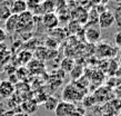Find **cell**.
<instances>
[{
  "label": "cell",
  "mask_w": 121,
  "mask_h": 116,
  "mask_svg": "<svg viewBox=\"0 0 121 116\" xmlns=\"http://www.w3.org/2000/svg\"><path fill=\"white\" fill-rule=\"evenodd\" d=\"M6 1H8V2H10V4H11V2H13L15 0H6Z\"/></svg>",
  "instance_id": "obj_30"
},
{
  "label": "cell",
  "mask_w": 121,
  "mask_h": 116,
  "mask_svg": "<svg viewBox=\"0 0 121 116\" xmlns=\"http://www.w3.org/2000/svg\"><path fill=\"white\" fill-rule=\"evenodd\" d=\"M38 106L39 105L35 99H27V101H23L20 104V108H21V112L31 116L38 109Z\"/></svg>",
  "instance_id": "obj_9"
},
{
  "label": "cell",
  "mask_w": 121,
  "mask_h": 116,
  "mask_svg": "<svg viewBox=\"0 0 121 116\" xmlns=\"http://www.w3.org/2000/svg\"><path fill=\"white\" fill-rule=\"evenodd\" d=\"M44 44H46V46H47L46 48L53 49V48H57V44H58V42H57V40H56V39H53V38L51 37V38H49V39H47Z\"/></svg>",
  "instance_id": "obj_22"
},
{
  "label": "cell",
  "mask_w": 121,
  "mask_h": 116,
  "mask_svg": "<svg viewBox=\"0 0 121 116\" xmlns=\"http://www.w3.org/2000/svg\"><path fill=\"white\" fill-rule=\"evenodd\" d=\"M116 23V19H114L113 12H111L110 10H106L104 12L100 14L99 18H98V26L100 27V29H108L111 28Z\"/></svg>",
  "instance_id": "obj_5"
},
{
  "label": "cell",
  "mask_w": 121,
  "mask_h": 116,
  "mask_svg": "<svg viewBox=\"0 0 121 116\" xmlns=\"http://www.w3.org/2000/svg\"><path fill=\"white\" fill-rule=\"evenodd\" d=\"M119 48L117 46H112L109 42H99L97 45V56H99L101 59H108V58H114L117 56Z\"/></svg>",
  "instance_id": "obj_2"
},
{
  "label": "cell",
  "mask_w": 121,
  "mask_h": 116,
  "mask_svg": "<svg viewBox=\"0 0 121 116\" xmlns=\"http://www.w3.org/2000/svg\"><path fill=\"white\" fill-rule=\"evenodd\" d=\"M98 2L101 5H107L108 2H109V0H98Z\"/></svg>",
  "instance_id": "obj_28"
},
{
  "label": "cell",
  "mask_w": 121,
  "mask_h": 116,
  "mask_svg": "<svg viewBox=\"0 0 121 116\" xmlns=\"http://www.w3.org/2000/svg\"><path fill=\"white\" fill-rule=\"evenodd\" d=\"M58 103H59V99L56 96H48L47 99L43 103V106H44V108L47 109V111H49V112H55Z\"/></svg>",
  "instance_id": "obj_15"
},
{
  "label": "cell",
  "mask_w": 121,
  "mask_h": 116,
  "mask_svg": "<svg viewBox=\"0 0 121 116\" xmlns=\"http://www.w3.org/2000/svg\"><path fill=\"white\" fill-rule=\"evenodd\" d=\"M25 1H26V4H27L28 10L31 12L35 11L41 4V0H25Z\"/></svg>",
  "instance_id": "obj_19"
},
{
  "label": "cell",
  "mask_w": 121,
  "mask_h": 116,
  "mask_svg": "<svg viewBox=\"0 0 121 116\" xmlns=\"http://www.w3.org/2000/svg\"><path fill=\"white\" fill-rule=\"evenodd\" d=\"M119 65H120V67H121V56H120V58H119Z\"/></svg>",
  "instance_id": "obj_31"
},
{
  "label": "cell",
  "mask_w": 121,
  "mask_h": 116,
  "mask_svg": "<svg viewBox=\"0 0 121 116\" xmlns=\"http://www.w3.org/2000/svg\"><path fill=\"white\" fill-rule=\"evenodd\" d=\"M114 76H116L117 78H120V79H121V67L118 68V70L116 71V74H114Z\"/></svg>",
  "instance_id": "obj_26"
},
{
  "label": "cell",
  "mask_w": 121,
  "mask_h": 116,
  "mask_svg": "<svg viewBox=\"0 0 121 116\" xmlns=\"http://www.w3.org/2000/svg\"><path fill=\"white\" fill-rule=\"evenodd\" d=\"M13 116H30V115H28V114H26L23 112H19V113H15Z\"/></svg>",
  "instance_id": "obj_27"
},
{
  "label": "cell",
  "mask_w": 121,
  "mask_h": 116,
  "mask_svg": "<svg viewBox=\"0 0 121 116\" xmlns=\"http://www.w3.org/2000/svg\"><path fill=\"white\" fill-rule=\"evenodd\" d=\"M84 37L89 44H97L101 37V29L98 25H90L84 31Z\"/></svg>",
  "instance_id": "obj_6"
},
{
  "label": "cell",
  "mask_w": 121,
  "mask_h": 116,
  "mask_svg": "<svg viewBox=\"0 0 121 116\" xmlns=\"http://www.w3.org/2000/svg\"><path fill=\"white\" fill-rule=\"evenodd\" d=\"M82 76H83V67L80 65H76L72 68V70L70 71V77H71V79H73V82L78 80Z\"/></svg>",
  "instance_id": "obj_17"
},
{
  "label": "cell",
  "mask_w": 121,
  "mask_h": 116,
  "mask_svg": "<svg viewBox=\"0 0 121 116\" xmlns=\"http://www.w3.org/2000/svg\"><path fill=\"white\" fill-rule=\"evenodd\" d=\"M95 11H97V14L98 15H100V14H102V12H104L106 10H108V9H106V5H101L99 4L98 6H95Z\"/></svg>",
  "instance_id": "obj_25"
},
{
  "label": "cell",
  "mask_w": 121,
  "mask_h": 116,
  "mask_svg": "<svg viewBox=\"0 0 121 116\" xmlns=\"http://www.w3.org/2000/svg\"><path fill=\"white\" fill-rule=\"evenodd\" d=\"M0 21H1V19H0Z\"/></svg>",
  "instance_id": "obj_33"
},
{
  "label": "cell",
  "mask_w": 121,
  "mask_h": 116,
  "mask_svg": "<svg viewBox=\"0 0 121 116\" xmlns=\"http://www.w3.org/2000/svg\"><path fill=\"white\" fill-rule=\"evenodd\" d=\"M76 105L71 102L67 101H59L58 105L55 109L56 116H71L76 111Z\"/></svg>",
  "instance_id": "obj_4"
},
{
  "label": "cell",
  "mask_w": 121,
  "mask_h": 116,
  "mask_svg": "<svg viewBox=\"0 0 121 116\" xmlns=\"http://www.w3.org/2000/svg\"><path fill=\"white\" fill-rule=\"evenodd\" d=\"M0 83H1V79H0Z\"/></svg>",
  "instance_id": "obj_32"
},
{
  "label": "cell",
  "mask_w": 121,
  "mask_h": 116,
  "mask_svg": "<svg viewBox=\"0 0 121 116\" xmlns=\"http://www.w3.org/2000/svg\"><path fill=\"white\" fill-rule=\"evenodd\" d=\"M114 44L118 48H121V31L114 34Z\"/></svg>",
  "instance_id": "obj_23"
},
{
  "label": "cell",
  "mask_w": 121,
  "mask_h": 116,
  "mask_svg": "<svg viewBox=\"0 0 121 116\" xmlns=\"http://www.w3.org/2000/svg\"><path fill=\"white\" fill-rule=\"evenodd\" d=\"M11 4L8 2L6 0L0 2V19L1 20H6L7 18H9L12 14H11Z\"/></svg>",
  "instance_id": "obj_12"
},
{
  "label": "cell",
  "mask_w": 121,
  "mask_h": 116,
  "mask_svg": "<svg viewBox=\"0 0 121 116\" xmlns=\"http://www.w3.org/2000/svg\"><path fill=\"white\" fill-rule=\"evenodd\" d=\"M59 16L55 12H48L41 17V23L44 28L52 30L59 26Z\"/></svg>",
  "instance_id": "obj_7"
},
{
  "label": "cell",
  "mask_w": 121,
  "mask_h": 116,
  "mask_svg": "<svg viewBox=\"0 0 121 116\" xmlns=\"http://www.w3.org/2000/svg\"><path fill=\"white\" fill-rule=\"evenodd\" d=\"M28 70L30 73H35V70H37L36 73L39 74V73H42L44 70V65L41 60H31L29 64H28Z\"/></svg>",
  "instance_id": "obj_14"
},
{
  "label": "cell",
  "mask_w": 121,
  "mask_h": 116,
  "mask_svg": "<svg viewBox=\"0 0 121 116\" xmlns=\"http://www.w3.org/2000/svg\"><path fill=\"white\" fill-rule=\"evenodd\" d=\"M35 27V23H33V14L29 10L22 12L20 15H18V26H17V30L20 34H25V32H29L32 30Z\"/></svg>",
  "instance_id": "obj_1"
},
{
  "label": "cell",
  "mask_w": 121,
  "mask_h": 116,
  "mask_svg": "<svg viewBox=\"0 0 121 116\" xmlns=\"http://www.w3.org/2000/svg\"><path fill=\"white\" fill-rule=\"evenodd\" d=\"M4 30L7 31V34H13L17 30V26H18V15H11L9 18L4 20Z\"/></svg>",
  "instance_id": "obj_10"
},
{
  "label": "cell",
  "mask_w": 121,
  "mask_h": 116,
  "mask_svg": "<svg viewBox=\"0 0 121 116\" xmlns=\"http://www.w3.org/2000/svg\"><path fill=\"white\" fill-rule=\"evenodd\" d=\"M11 14L12 15H20L22 12L28 10L27 4L25 0H15L13 2H11Z\"/></svg>",
  "instance_id": "obj_11"
},
{
  "label": "cell",
  "mask_w": 121,
  "mask_h": 116,
  "mask_svg": "<svg viewBox=\"0 0 121 116\" xmlns=\"http://www.w3.org/2000/svg\"><path fill=\"white\" fill-rule=\"evenodd\" d=\"M120 67V65H119V61L117 60H114L113 58L110 60V63L108 64V68H107V73L109 74L110 76H114L116 74V71L118 70V68Z\"/></svg>",
  "instance_id": "obj_18"
},
{
  "label": "cell",
  "mask_w": 121,
  "mask_h": 116,
  "mask_svg": "<svg viewBox=\"0 0 121 116\" xmlns=\"http://www.w3.org/2000/svg\"><path fill=\"white\" fill-rule=\"evenodd\" d=\"M74 66H76V63H74V60L72 59V58H70V57H66L65 59L61 60V64H60L61 70H63L65 73H70Z\"/></svg>",
  "instance_id": "obj_16"
},
{
  "label": "cell",
  "mask_w": 121,
  "mask_h": 116,
  "mask_svg": "<svg viewBox=\"0 0 121 116\" xmlns=\"http://www.w3.org/2000/svg\"><path fill=\"white\" fill-rule=\"evenodd\" d=\"M62 97H63V101L74 103V102L82 99L83 94L81 93L80 89H79L74 84H68V85L65 87V89H63Z\"/></svg>",
  "instance_id": "obj_3"
},
{
  "label": "cell",
  "mask_w": 121,
  "mask_h": 116,
  "mask_svg": "<svg viewBox=\"0 0 121 116\" xmlns=\"http://www.w3.org/2000/svg\"><path fill=\"white\" fill-rule=\"evenodd\" d=\"M7 31L4 30V28H1L0 27V44H2V42H4L6 41V39H7Z\"/></svg>",
  "instance_id": "obj_24"
},
{
  "label": "cell",
  "mask_w": 121,
  "mask_h": 116,
  "mask_svg": "<svg viewBox=\"0 0 121 116\" xmlns=\"http://www.w3.org/2000/svg\"><path fill=\"white\" fill-rule=\"evenodd\" d=\"M15 89H16L15 84H12L9 79L1 80V83H0V97L1 98L11 97L15 94Z\"/></svg>",
  "instance_id": "obj_8"
},
{
  "label": "cell",
  "mask_w": 121,
  "mask_h": 116,
  "mask_svg": "<svg viewBox=\"0 0 121 116\" xmlns=\"http://www.w3.org/2000/svg\"><path fill=\"white\" fill-rule=\"evenodd\" d=\"M113 2H116V4H118V5H121V0H112Z\"/></svg>",
  "instance_id": "obj_29"
},
{
  "label": "cell",
  "mask_w": 121,
  "mask_h": 116,
  "mask_svg": "<svg viewBox=\"0 0 121 116\" xmlns=\"http://www.w3.org/2000/svg\"><path fill=\"white\" fill-rule=\"evenodd\" d=\"M9 58H10V51H9V49L0 50V64L1 65L7 64Z\"/></svg>",
  "instance_id": "obj_20"
},
{
  "label": "cell",
  "mask_w": 121,
  "mask_h": 116,
  "mask_svg": "<svg viewBox=\"0 0 121 116\" xmlns=\"http://www.w3.org/2000/svg\"><path fill=\"white\" fill-rule=\"evenodd\" d=\"M17 59L21 65L29 64L32 59V51L27 50V49H22L21 51H19L17 54Z\"/></svg>",
  "instance_id": "obj_13"
},
{
  "label": "cell",
  "mask_w": 121,
  "mask_h": 116,
  "mask_svg": "<svg viewBox=\"0 0 121 116\" xmlns=\"http://www.w3.org/2000/svg\"><path fill=\"white\" fill-rule=\"evenodd\" d=\"M113 15H114V19H116V23L121 27V5H119L117 7L116 11L113 12Z\"/></svg>",
  "instance_id": "obj_21"
}]
</instances>
